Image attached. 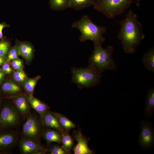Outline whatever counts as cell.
Here are the masks:
<instances>
[{
	"instance_id": "1",
	"label": "cell",
	"mask_w": 154,
	"mask_h": 154,
	"mask_svg": "<svg viewBox=\"0 0 154 154\" xmlns=\"http://www.w3.org/2000/svg\"><path fill=\"white\" fill-rule=\"evenodd\" d=\"M121 42L124 52L133 54L145 37L142 25L137 15L130 9L120 22L117 36Z\"/></svg>"
},
{
	"instance_id": "2",
	"label": "cell",
	"mask_w": 154,
	"mask_h": 154,
	"mask_svg": "<svg viewBox=\"0 0 154 154\" xmlns=\"http://www.w3.org/2000/svg\"><path fill=\"white\" fill-rule=\"evenodd\" d=\"M93 43L94 49L89 59V65L100 74L106 70H117V65L112 57L114 47L109 46L104 48L102 44Z\"/></svg>"
},
{
	"instance_id": "3",
	"label": "cell",
	"mask_w": 154,
	"mask_h": 154,
	"mask_svg": "<svg viewBox=\"0 0 154 154\" xmlns=\"http://www.w3.org/2000/svg\"><path fill=\"white\" fill-rule=\"evenodd\" d=\"M72 27L80 31L79 39L82 42L90 40L93 42L102 44L105 40L103 35L106 32V28L96 25L87 15L84 16L80 20L74 22Z\"/></svg>"
},
{
	"instance_id": "4",
	"label": "cell",
	"mask_w": 154,
	"mask_h": 154,
	"mask_svg": "<svg viewBox=\"0 0 154 154\" xmlns=\"http://www.w3.org/2000/svg\"><path fill=\"white\" fill-rule=\"evenodd\" d=\"M71 72L72 82L80 88L92 87L101 82V74L89 65L86 68L73 67Z\"/></svg>"
},
{
	"instance_id": "5",
	"label": "cell",
	"mask_w": 154,
	"mask_h": 154,
	"mask_svg": "<svg viewBox=\"0 0 154 154\" xmlns=\"http://www.w3.org/2000/svg\"><path fill=\"white\" fill-rule=\"evenodd\" d=\"M133 0H100L93 5L94 8L109 19H112L123 13L132 3Z\"/></svg>"
},
{
	"instance_id": "6",
	"label": "cell",
	"mask_w": 154,
	"mask_h": 154,
	"mask_svg": "<svg viewBox=\"0 0 154 154\" xmlns=\"http://www.w3.org/2000/svg\"><path fill=\"white\" fill-rule=\"evenodd\" d=\"M21 116L13 103H2L0 112V129H11L19 124Z\"/></svg>"
},
{
	"instance_id": "7",
	"label": "cell",
	"mask_w": 154,
	"mask_h": 154,
	"mask_svg": "<svg viewBox=\"0 0 154 154\" xmlns=\"http://www.w3.org/2000/svg\"><path fill=\"white\" fill-rule=\"evenodd\" d=\"M26 119L23 127V137L40 142L44 129L40 116L31 113Z\"/></svg>"
},
{
	"instance_id": "8",
	"label": "cell",
	"mask_w": 154,
	"mask_h": 154,
	"mask_svg": "<svg viewBox=\"0 0 154 154\" xmlns=\"http://www.w3.org/2000/svg\"><path fill=\"white\" fill-rule=\"evenodd\" d=\"M140 131L138 139L141 147L148 150L154 146V132L152 122L142 120L140 123Z\"/></svg>"
},
{
	"instance_id": "9",
	"label": "cell",
	"mask_w": 154,
	"mask_h": 154,
	"mask_svg": "<svg viewBox=\"0 0 154 154\" xmlns=\"http://www.w3.org/2000/svg\"><path fill=\"white\" fill-rule=\"evenodd\" d=\"M18 140L17 132L11 129H0V154L10 153Z\"/></svg>"
},
{
	"instance_id": "10",
	"label": "cell",
	"mask_w": 154,
	"mask_h": 154,
	"mask_svg": "<svg viewBox=\"0 0 154 154\" xmlns=\"http://www.w3.org/2000/svg\"><path fill=\"white\" fill-rule=\"evenodd\" d=\"M73 136L77 143L73 148L74 154H92L93 151L89 147L88 140L79 130L74 131Z\"/></svg>"
},
{
	"instance_id": "11",
	"label": "cell",
	"mask_w": 154,
	"mask_h": 154,
	"mask_svg": "<svg viewBox=\"0 0 154 154\" xmlns=\"http://www.w3.org/2000/svg\"><path fill=\"white\" fill-rule=\"evenodd\" d=\"M21 153L23 154H34L38 151L46 149L38 142L22 137L19 142Z\"/></svg>"
},
{
	"instance_id": "12",
	"label": "cell",
	"mask_w": 154,
	"mask_h": 154,
	"mask_svg": "<svg viewBox=\"0 0 154 154\" xmlns=\"http://www.w3.org/2000/svg\"><path fill=\"white\" fill-rule=\"evenodd\" d=\"M9 98L12 101L21 116L26 119L31 114L32 108L27 100V95L21 94Z\"/></svg>"
},
{
	"instance_id": "13",
	"label": "cell",
	"mask_w": 154,
	"mask_h": 154,
	"mask_svg": "<svg viewBox=\"0 0 154 154\" xmlns=\"http://www.w3.org/2000/svg\"><path fill=\"white\" fill-rule=\"evenodd\" d=\"M40 117L43 125L46 127L56 130L61 133L65 131L60 125L53 112L48 110Z\"/></svg>"
},
{
	"instance_id": "14",
	"label": "cell",
	"mask_w": 154,
	"mask_h": 154,
	"mask_svg": "<svg viewBox=\"0 0 154 154\" xmlns=\"http://www.w3.org/2000/svg\"><path fill=\"white\" fill-rule=\"evenodd\" d=\"M22 91L20 86L11 80H8L4 82L1 88V91L8 98L23 94Z\"/></svg>"
},
{
	"instance_id": "15",
	"label": "cell",
	"mask_w": 154,
	"mask_h": 154,
	"mask_svg": "<svg viewBox=\"0 0 154 154\" xmlns=\"http://www.w3.org/2000/svg\"><path fill=\"white\" fill-rule=\"evenodd\" d=\"M19 55L23 58L26 61L29 62L32 60L34 55V47L31 42L19 41Z\"/></svg>"
},
{
	"instance_id": "16",
	"label": "cell",
	"mask_w": 154,
	"mask_h": 154,
	"mask_svg": "<svg viewBox=\"0 0 154 154\" xmlns=\"http://www.w3.org/2000/svg\"><path fill=\"white\" fill-rule=\"evenodd\" d=\"M27 98L31 107L38 114L39 116L49 110V107L47 105L34 97L33 95L27 94Z\"/></svg>"
},
{
	"instance_id": "17",
	"label": "cell",
	"mask_w": 154,
	"mask_h": 154,
	"mask_svg": "<svg viewBox=\"0 0 154 154\" xmlns=\"http://www.w3.org/2000/svg\"><path fill=\"white\" fill-rule=\"evenodd\" d=\"M42 137L48 144L52 142L61 143V133L54 129L49 128L44 129Z\"/></svg>"
},
{
	"instance_id": "18",
	"label": "cell",
	"mask_w": 154,
	"mask_h": 154,
	"mask_svg": "<svg viewBox=\"0 0 154 154\" xmlns=\"http://www.w3.org/2000/svg\"><path fill=\"white\" fill-rule=\"evenodd\" d=\"M154 111V88L151 87L148 90L145 100L144 113L145 117L152 116Z\"/></svg>"
},
{
	"instance_id": "19",
	"label": "cell",
	"mask_w": 154,
	"mask_h": 154,
	"mask_svg": "<svg viewBox=\"0 0 154 154\" xmlns=\"http://www.w3.org/2000/svg\"><path fill=\"white\" fill-rule=\"evenodd\" d=\"M143 64L150 72H154V48H152L145 53L142 59Z\"/></svg>"
},
{
	"instance_id": "20",
	"label": "cell",
	"mask_w": 154,
	"mask_h": 154,
	"mask_svg": "<svg viewBox=\"0 0 154 154\" xmlns=\"http://www.w3.org/2000/svg\"><path fill=\"white\" fill-rule=\"evenodd\" d=\"M95 0H68L69 8L80 10L93 5Z\"/></svg>"
},
{
	"instance_id": "21",
	"label": "cell",
	"mask_w": 154,
	"mask_h": 154,
	"mask_svg": "<svg viewBox=\"0 0 154 154\" xmlns=\"http://www.w3.org/2000/svg\"><path fill=\"white\" fill-rule=\"evenodd\" d=\"M40 78L41 76L38 75L33 78L27 79L22 87L27 95H33L36 85Z\"/></svg>"
},
{
	"instance_id": "22",
	"label": "cell",
	"mask_w": 154,
	"mask_h": 154,
	"mask_svg": "<svg viewBox=\"0 0 154 154\" xmlns=\"http://www.w3.org/2000/svg\"><path fill=\"white\" fill-rule=\"evenodd\" d=\"M56 117L60 124L65 130L68 131L75 127L74 123L62 114L57 112H54Z\"/></svg>"
},
{
	"instance_id": "23",
	"label": "cell",
	"mask_w": 154,
	"mask_h": 154,
	"mask_svg": "<svg viewBox=\"0 0 154 154\" xmlns=\"http://www.w3.org/2000/svg\"><path fill=\"white\" fill-rule=\"evenodd\" d=\"M61 144L62 147L68 153H70L74 141L68 131L65 130L61 133Z\"/></svg>"
},
{
	"instance_id": "24",
	"label": "cell",
	"mask_w": 154,
	"mask_h": 154,
	"mask_svg": "<svg viewBox=\"0 0 154 154\" xmlns=\"http://www.w3.org/2000/svg\"><path fill=\"white\" fill-rule=\"evenodd\" d=\"M49 4L54 11H61L69 8L68 0H50Z\"/></svg>"
},
{
	"instance_id": "25",
	"label": "cell",
	"mask_w": 154,
	"mask_h": 154,
	"mask_svg": "<svg viewBox=\"0 0 154 154\" xmlns=\"http://www.w3.org/2000/svg\"><path fill=\"white\" fill-rule=\"evenodd\" d=\"M19 41L17 40L15 44L10 49L5 62L10 63L12 60L19 58Z\"/></svg>"
},
{
	"instance_id": "26",
	"label": "cell",
	"mask_w": 154,
	"mask_h": 154,
	"mask_svg": "<svg viewBox=\"0 0 154 154\" xmlns=\"http://www.w3.org/2000/svg\"><path fill=\"white\" fill-rule=\"evenodd\" d=\"M12 78L14 81L23 86L28 78L23 70L14 71L12 73Z\"/></svg>"
},
{
	"instance_id": "27",
	"label": "cell",
	"mask_w": 154,
	"mask_h": 154,
	"mask_svg": "<svg viewBox=\"0 0 154 154\" xmlns=\"http://www.w3.org/2000/svg\"><path fill=\"white\" fill-rule=\"evenodd\" d=\"M5 38L0 40V57L6 58L11 47L10 42Z\"/></svg>"
},
{
	"instance_id": "28",
	"label": "cell",
	"mask_w": 154,
	"mask_h": 154,
	"mask_svg": "<svg viewBox=\"0 0 154 154\" xmlns=\"http://www.w3.org/2000/svg\"><path fill=\"white\" fill-rule=\"evenodd\" d=\"M47 151L51 154H67L68 153L62 146L58 145H53L50 146Z\"/></svg>"
},
{
	"instance_id": "29",
	"label": "cell",
	"mask_w": 154,
	"mask_h": 154,
	"mask_svg": "<svg viewBox=\"0 0 154 154\" xmlns=\"http://www.w3.org/2000/svg\"><path fill=\"white\" fill-rule=\"evenodd\" d=\"M10 65L15 71L23 70V60L18 58L11 61Z\"/></svg>"
},
{
	"instance_id": "30",
	"label": "cell",
	"mask_w": 154,
	"mask_h": 154,
	"mask_svg": "<svg viewBox=\"0 0 154 154\" xmlns=\"http://www.w3.org/2000/svg\"><path fill=\"white\" fill-rule=\"evenodd\" d=\"M1 70L5 74H12L14 71L10 66V64L6 62L2 65Z\"/></svg>"
},
{
	"instance_id": "31",
	"label": "cell",
	"mask_w": 154,
	"mask_h": 154,
	"mask_svg": "<svg viewBox=\"0 0 154 154\" xmlns=\"http://www.w3.org/2000/svg\"><path fill=\"white\" fill-rule=\"evenodd\" d=\"M9 25L5 22L0 23V40L3 39L5 38L3 35L2 31L3 29L5 27H8Z\"/></svg>"
},
{
	"instance_id": "32",
	"label": "cell",
	"mask_w": 154,
	"mask_h": 154,
	"mask_svg": "<svg viewBox=\"0 0 154 154\" xmlns=\"http://www.w3.org/2000/svg\"><path fill=\"white\" fill-rule=\"evenodd\" d=\"M5 75L4 73L1 69L0 70V85L3 80Z\"/></svg>"
},
{
	"instance_id": "33",
	"label": "cell",
	"mask_w": 154,
	"mask_h": 154,
	"mask_svg": "<svg viewBox=\"0 0 154 154\" xmlns=\"http://www.w3.org/2000/svg\"><path fill=\"white\" fill-rule=\"evenodd\" d=\"M6 58L0 57V66L2 65L5 62Z\"/></svg>"
},
{
	"instance_id": "34",
	"label": "cell",
	"mask_w": 154,
	"mask_h": 154,
	"mask_svg": "<svg viewBox=\"0 0 154 154\" xmlns=\"http://www.w3.org/2000/svg\"><path fill=\"white\" fill-rule=\"evenodd\" d=\"M2 103H2V101H1V100L0 99V111H1V109Z\"/></svg>"
},
{
	"instance_id": "35",
	"label": "cell",
	"mask_w": 154,
	"mask_h": 154,
	"mask_svg": "<svg viewBox=\"0 0 154 154\" xmlns=\"http://www.w3.org/2000/svg\"><path fill=\"white\" fill-rule=\"evenodd\" d=\"M99 0H95V2H96V1H99Z\"/></svg>"
},
{
	"instance_id": "36",
	"label": "cell",
	"mask_w": 154,
	"mask_h": 154,
	"mask_svg": "<svg viewBox=\"0 0 154 154\" xmlns=\"http://www.w3.org/2000/svg\"><path fill=\"white\" fill-rule=\"evenodd\" d=\"M1 70V69H0V70Z\"/></svg>"
},
{
	"instance_id": "37",
	"label": "cell",
	"mask_w": 154,
	"mask_h": 154,
	"mask_svg": "<svg viewBox=\"0 0 154 154\" xmlns=\"http://www.w3.org/2000/svg\"><path fill=\"white\" fill-rule=\"evenodd\" d=\"M137 0V1H139V0Z\"/></svg>"
}]
</instances>
